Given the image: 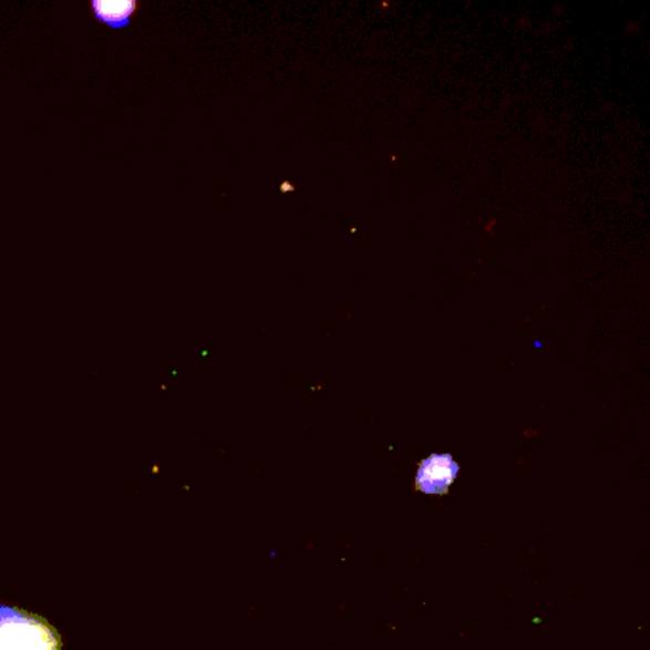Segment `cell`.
<instances>
[{
	"instance_id": "6da1fadb",
	"label": "cell",
	"mask_w": 650,
	"mask_h": 650,
	"mask_svg": "<svg viewBox=\"0 0 650 650\" xmlns=\"http://www.w3.org/2000/svg\"><path fill=\"white\" fill-rule=\"evenodd\" d=\"M458 477V464L448 454H433L422 462L416 483L425 494H443Z\"/></svg>"
},
{
	"instance_id": "7a4b0ae2",
	"label": "cell",
	"mask_w": 650,
	"mask_h": 650,
	"mask_svg": "<svg viewBox=\"0 0 650 650\" xmlns=\"http://www.w3.org/2000/svg\"><path fill=\"white\" fill-rule=\"evenodd\" d=\"M90 7H92V12L97 20L105 25L113 29H124L131 23L132 16L137 10V2H132V0H118V2L94 0Z\"/></svg>"
}]
</instances>
